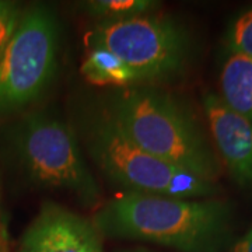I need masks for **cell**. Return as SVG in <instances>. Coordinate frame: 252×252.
Here are the masks:
<instances>
[{"label": "cell", "mask_w": 252, "mask_h": 252, "mask_svg": "<svg viewBox=\"0 0 252 252\" xmlns=\"http://www.w3.org/2000/svg\"><path fill=\"white\" fill-rule=\"evenodd\" d=\"M228 44L234 54L252 58V9L243 13L231 27Z\"/></svg>", "instance_id": "obj_12"}, {"label": "cell", "mask_w": 252, "mask_h": 252, "mask_svg": "<svg viewBox=\"0 0 252 252\" xmlns=\"http://www.w3.org/2000/svg\"><path fill=\"white\" fill-rule=\"evenodd\" d=\"M157 3L150 0H97L86 3V9L91 16L104 20H124V18L144 16L156 7Z\"/></svg>", "instance_id": "obj_11"}, {"label": "cell", "mask_w": 252, "mask_h": 252, "mask_svg": "<svg viewBox=\"0 0 252 252\" xmlns=\"http://www.w3.org/2000/svg\"><path fill=\"white\" fill-rule=\"evenodd\" d=\"M126 252H149V251H146V250H135V251H126Z\"/></svg>", "instance_id": "obj_16"}, {"label": "cell", "mask_w": 252, "mask_h": 252, "mask_svg": "<svg viewBox=\"0 0 252 252\" xmlns=\"http://www.w3.org/2000/svg\"><path fill=\"white\" fill-rule=\"evenodd\" d=\"M58 66V23L36 6L20 18L0 56V114L26 107L51 83Z\"/></svg>", "instance_id": "obj_6"}, {"label": "cell", "mask_w": 252, "mask_h": 252, "mask_svg": "<svg viewBox=\"0 0 252 252\" xmlns=\"http://www.w3.org/2000/svg\"><path fill=\"white\" fill-rule=\"evenodd\" d=\"M20 23V14L16 4L0 1V56L14 35Z\"/></svg>", "instance_id": "obj_13"}, {"label": "cell", "mask_w": 252, "mask_h": 252, "mask_svg": "<svg viewBox=\"0 0 252 252\" xmlns=\"http://www.w3.org/2000/svg\"><path fill=\"white\" fill-rule=\"evenodd\" d=\"M210 133L230 174L241 187L252 188V121L228 108L213 93L203 98Z\"/></svg>", "instance_id": "obj_8"}, {"label": "cell", "mask_w": 252, "mask_h": 252, "mask_svg": "<svg viewBox=\"0 0 252 252\" xmlns=\"http://www.w3.org/2000/svg\"><path fill=\"white\" fill-rule=\"evenodd\" d=\"M86 42L118 56L137 81L171 79L184 70L190 54L185 28L170 17L150 14L99 21Z\"/></svg>", "instance_id": "obj_4"}, {"label": "cell", "mask_w": 252, "mask_h": 252, "mask_svg": "<svg viewBox=\"0 0 252 252\" xmlns=\"http://www.w3.org/2000/svg\"><path fill=\"white\" fill-rule=\"evenodd\" d=\"M221 97L224 104L252 121V58L231 54L220 76Z\"/></svg>", "instance_id": "obj_9"}, {"label": "cell", "mask_w": 252, "mask_h": 252, "mask_svg": "<svg viewBox=\"0 0 252 252\" xmlns=\"http://www.w3.org/2000/svg\"><path fill=\"white\" fill-rule=\"evenodd\" d=\"M101 237L93 220L46 202L28 225L18 252H102Z\"/></svg>", "instance_id": "obj_7"}, {"label": "cell", "mask_w": 252, "mask_h": 252, "mask_svg": "<svg viewBox=\"0 0 252 252\" xmlns=\"http://www.w3.org/2000/svg\"><path fill=\"white\" fill-rule=\"evenodd\" d=\"M81 76L97 86L126 87L136 83L133 72L118 56L101 46H91L80 67Z\"/></svg>", "instance_id": "obj_10"}, {"label": "cell", "mask_w": 252, "mask_h": 252, "mask_svg": "<svg viewBox=\"0 0 252 252\" xmlns=\"http://www.w3.org/2000/svg\"><path fill=\"white\" fill-rule=\"evenodd\" d=\"M231 252H252V227L240 241H237Z\"/></svg>", "instance_id": "obj_14"}, {"label": "cell", "mask_w": 252, "mask_h": 252, "mask_svg": "<svg viewBox=\"0 0 252 252\" xmlns=\"http://www.w3.org/2000/svg\"><path fill=\"white\" fill-rule=\"evenodd\" d=\"M86 147L109 180L127 192L192 199L216 192V184L161 161L137 147L114 121L101 112L86 124Z\"/></svg>", "instance_id": "obj_3"}, {"label": "cell", "mask_w": 252, "mask_h": 252, "mask_svg": "<svg viewBox=\"0 0 252 252\" xmlns=\"http://www.w3.org/2000/svg\"><path fill=\"white\" fill-rule=\"evenodd\" d=\"M105 112L126 137L156 158L210 182L220 175L219 160L198 122L168 94L129 87L109 99Z\"/></svg>", "instance_id": "obj_2"}, {"label": "cell", "mask_w": 252, "mask_h": 252, "mask_svg": "<svg viewBox=\"0 0 252 252\" xmlns=\"http://www.w3.org/2000/svg\"><path fill=\"white\" fill-rule=\"evenodd\" d=\"M93 221L101 235L158 244L182 252H217L230 235L231 206L127 192L99 207Z\"/></svg>", "instance_id": "obj_1"}, {"label": "cell", "mask_w": 252, "mask_h": 252, "mask_svg": "<svg viewBox=\"0 0 252 252\" xmlns=\"http://www.w3.org/2000/svg\"><path fill=\"white\" fill-rule=\"evenodd\" d=\"M16 144L18 158L34 182L70 192L87 206L98 205V182L64 122L41 114L31 115L18 127Z\"/></svg>", "instance_id": "obj_5"}, {"label": "cell", "mask_w": 252, "mask_h": 252, "mask_svg": "<svg viewBox=\"0 0 252 252\" xmlns=\"http://www.w3.org/2000/svg\"><path fill=\"white\" fill-rule=\"evenodd\" d=\"M0 252H7L6 251V233L1 223V217H0Z\"/></svg>", "instance_id": "obj_15"}]
</instances>
